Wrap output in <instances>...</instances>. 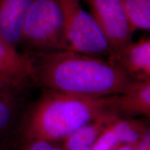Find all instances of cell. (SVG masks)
<instances>
[{"instance_id": "obj_1", "label": "cell", "mask_w": 150, "mask_h": 150, "mask_svg": "<svg viewBox=\"0 0 150 150\" xmlns=\"http://www.w3.org/2000/svg\"><path fill=\"white\" fill-rule=\"evenodd\" d=\"M35 69L34 83L47 90L87 97L117 95L136 81L107 60L65 50L31 52Z\"/></svg>"}, {"instance_id": "obj_2", "label": "cell", "mask_w": 150, "mask_h": 150, "mask_svg": "<svg viewBox=\"0 0 150 150\" xmlns=\"http://www.w3.org/2000/svg\"><path fill=\"white\" fill-rule=\"evenodd\" d=\"M115 96L87 97L47 90L30 114L24 132L26 138L28 141L64 140L101 116L118 114Z\"/></svg>"}, {"instance_id": "obj_3", "label": "cell", "mask_w": 150, "mask_h": 150, "mask_svg": "<svg viewBox=\"0 0 150 150\" xmlns=\"http://www.w3.org/2000/svg\"><path fill=\"white\" fill-rule=\"evenodd\" d=\"M20 44L35 53L68 50L64 14L59 0H33Z\"/></svg>"}, {"instance_id": "obj_4", "label": "cell", "mask_w": 150, "mask_h": 150, "mask_svg": "<svg viewBox=\"0 0 150 150\" xmlns=\"http://www.w3.org/2000/svg\"><path fill=\"white\" fill-rule=\"evenodd\" d=\"M81 0H59L65 18L68 50L86 55L108 57L112 49L91 13Z\"/></svg>"}, {"instance_id": "obj_5", "label": "cell", "mask_w": 150, "mask_h": 150, "mask_svg": "<svg viewBox=\"0 0 150 150\" xmlns=\"http://www.w3.org/2000/svg\"><path fill=\"white\" fill-rule=\"evenodd\" d=\"M86 1L89 6L90 13L96 20L112 52L132 42L134 31L129 24L122 0Z\"/></svg>"}, {"instance_id": "obj_6", "label": "cell", "mask_w": 150, "mask_h": 150, "mask_svg": "<svg viewBox=\"0 0 150 150\" xmlns=\"http://www.w3.org/2000/svg\"><path fill=\"white\" fill-rule=\"evenodd\" d=\"M31 54H22L0 37V95L8 96L34 83Z\"/></svg>"}, {"instance_id": "obj_7", "label": "cell", "mask_w": 150, "mask_h": 150, "mask_svg": "<svg viewBox=\"0 0 150 150\" xmlns=\"http://www.w3.org/2000/svg\"><path fill=\"white\" fill-rule=\"evenodd\" d=\"M107 61L122 71L131 79H150V39L141 38L112 52Z\"/></svg>"}, {"instance_id": "obj_8", "label": "cell", "mask_w": 150, "mask_h": 150, "mask_svg": "<svg viewBox=\"0 0 150 150\" xmlns=\"http://www.w3.org/2000/svg\"><path fill=\"white\" fill-rule=\"evenodd\" d=\"M33 0H0V37L15 47L20 45L24 21Z\"/></svg>"}, {"instance_id": "obj_9", "label": "cell", "mask_w": 150, "mask_h": 150, "mask_svg": "<svg viewBox=\"0 0 150 150\" xmlns=\"http://www.w3.org/2000/svg\"><path fill=\"white\" fill-rule=\"evenodd\" d=\"M118 115L150 116V79L135 81L124 93L115 96Z\"/></svg>"}, {"instance_id": "obj_10", "label": "cell", "mask_w": 150, "mask_h": 150, "mask_svg": "<svg viewBox=\"0 0 150 150\" xmlns=\"http://www.w3.org/2000/svg\"><path fill=\"white\" fill-rule=\"evenodd\" d=\"M118 117V114L112 112L90 122L67 136L63 148L67 150L79 146H92L101 133Z\"/></svg>"}, {"instance_id": "obj_11", "label": "cell", "mask_w": 150, "mask_h": 150, "mask_svg": "<svg viewBox=\"0 0 150 150\" xmlns=\"http://www.w3.org/2000/svg\"><path fill=\"white\" fill-rule=\"evenodd\" d=\"M122 145H134L149 130L140 121L118 117L110 124Z\"/></svg>"}, {"instance_id": "obj_12", "label": "cell", "mask_w": 150, "mask_h": 150, "mask_svg": "<svg viewBox=\"0 0 150 150\" xmlns=\"http://www.w3.org/2000/svg\"><path fill=\"white\" fill-rule=\"evenodd\" d=\"M122 3L133 30H149L150 0H122Z\"/></svg>"}, {"instance_id": "obj_13", "label": "cell", "mask_w": 150, "mask_h": 150, "mask_svg": "<svg viewBox=\"0 0 150 150\" xmlns=\"http://www.w3.org/2000/svg\"><path fill=\"white\" fill-rule=\"evenodd\" d=\"M110 124L94 142L92 150H115L122 146Z\"/></svg>"}, {"instance_id": "obj_14", "label": "cell", "mask_w": 150, "mask_h": 150, "mask_svg": "<svg viewBox=\"0 0 150 150\" xmlns=\"http://www.w3.org/2000/svg\"><path fill=\"white\" fill-rule=\"evenodd\" d=\"M0 95V133L8 126L12 119V110L8 103Z\"/></svg>"}, {"instance_id": "obj_15", "label": "cell", "mask_w": 150, "mask_h": 150, "mask_svg": "<svg viewBox=\"0 0 150 150\" xmlns=\"http://www.w3.org/2000/svg\"><path fill=\"white\" fill-rule=\"evenodd\" d=\"M29 143L21 150H64L53 145V142L43 140H29Z\"/></svg>"}, {"instance_id": "obj_16", "label": "cell", "mask_w": 150, "mask_h": 150, "mask_svg": "<svg viewBox=\"0 0 150 150\" xmlns=\"http://www.w3.org/2000/svg\"><path fill=\"white\" fill-rule=\"evenodd\" d=\"M134 150H150V132L149 129L142 138L134 146Z\"/></svg>"}, {"instance_id": "obj_17", "label": "cell", "mask_w": 150, "mask_h": 150, "mask_svg": "<svg viewBox=\"0 0 150 150\" xmlns=\"http://www.w3.org/2000/svg\"><path fill=\"white\" fill-rule=\"evenodd\" d=\"M135 145H124L120 146V147H118L115 150H134Z\"/></svg>"}, {"instance_id": "obj_18", "label": "cell", "mask_w": 150, "mask_h": 150, "mask_svg": "<svg viewBox=\"0 0 150 150\" xmlns=\"http://www.w3.org/2000/svg\"><path fill=\"white\" fill-rule=\"evenodd\" d=\"M67 150H92V146H79Z\"/></svg>"}]
</instances>
